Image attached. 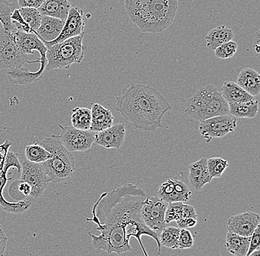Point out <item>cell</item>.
Listing matches in <instances>:
<instances>
[{
    "label": "cell",
    "instance_id": "7",
    "mask_svg": "<svg viewBox=\"0 0 260 256\" xmlns=\"http://www.w3.org/2000/svg\"><path fill=\"white\" fill-rule=\"evenodd\" d=\"M28 62V55L19 50L14 35L11 31L0 28V69L22 67Z\"/></svg>",
    "mask_w": 260,
    "mask_h": 256
},
{
    "label": "cell",
    "instance_id": "19",
    "mask_svg": "<svg viewBox=\"0 0 260 256\" xmlns=\"http://www.w3.org/2000/svg\"><path fill=\"white\" fill-rule=\"evenodd\" d=\"M114 118L110 110L95 103L91 108V125L89 130L94 132H102L113 126Z\"/></svg>",
    "mask_w": 260,
    "mask_h": 256
},
{
    "label": "cell",
    "instance_id": "32",
    "mask_svg": "<svg viewBox=\"0 0 260 256\" xmlns=\"http://www.w3.org/2000/svg\"><path fill=\"white\" fill-rule=\"evenodd\" d=\"M19 10L24 20L35 33L42 21V15L39 10L34 8H20Z\"/></svg>",
    "mask_w": 260,
    "mask_h": 256
},
{
    "label": "cell",
    "instance_id": "12",
    "mask_svg": "<svg viewBox=\"0 0 260 256\" xmlns=\"http://www.w3.org/2000/svg\"><path fill=\"white\" fill-rule=\"evenodd\" d=\"M87 17L84 11L80 8H71L59 35L53 41L45 42L43 43L45 44V46L48 47L84 33V28L87 24Z\"/></svg>",
    "mask_w": 260,
    "mask_h": 256
},
{
    "label": "cell",
    "instance_id": "34",
    "mask_svg": "<svg viewBox=\"0 0 260 256\" xmlns=\"http://www.w3.org/2000/svg\"><path fill=\"white\" fill-rule=\"evenodd\" d=\"M237 48L238 45L237 42L231 40L216 48L214 50V55L216 57L220 59H228L235 56V53H237Z\"/></svg>",
    "mask_w": 260,
    "mask_h": 256
},
{
    "label": "cell",
    "instance_id": "9",
    "mask_svg": "<svg viewBox=\"0 0 260 256\" xmlns=\"http://www.w3.org/2000/svg\"><path fill=\"white\" fill-rule=\"evenodd\" d=\"M200 122L199 132L206 142L225 137L237 128V118L229 114L212 117Z\"/></svg>",
    "mask_w": 260,
    "mask_h": 256
},
{
    "label": "cell",
    "instance_id": "41",
    "mask_svg": "<svg viewBox=\"0 0 260 256\" xmlns=\"http://www.w3.org/2000/svg\"><path fill=\"white\" fill-rule=\"evenodd\" d=\"M175 222L178 225V228L180 229H187V228H192L196 226L198 220L194 218H180Z\"/></svg>",
    "mask_w": 260,
    "mask_h": 256
},
{
    "label": "cell",
    "instance_id": "35",
    "mask_svg": "<svg viewBox=\"0 0 260 256\" xmlns=\"http://www.w3.org/2000/svg\"><path fill=\"white\" fill-rule=\"evenodd\" d=\"M183 202H176L169 203L165 213V223L169 224L179 220L181 215Z\"/></svg>",
    "mask_w": 260,
    "mask_h": 256
},
{
    "label": "cell",
    "instance_id": "1",
    "mask_svg": "<svg viewBox=\"0 0 260 256\" xmlns=\"http://www.w3.org/2000/svg\"><path fill=\"white\" fill-rule=\"evenodd\" d=\"M146 197L144 191L131 183L103 193L92 207V218H86V221L95 223V230L100 232L99 236L89 232L92 247L120 255L132 250L129 239L134 237L147 256L141 237L148 236L157 243L159 255L161 247L159 235L146 226L140 214Z\"/></svg>",
    "mask_w": 260,
    "mask_h": 256
},
{
    "label": "cell",
    "instance_id": "26",
    "mask_svg": "<svg viewBox=\"0 0 260 256\" xmlns=\"http://www.w3.org/2000/svg\"><path fill=\"white\" fill-rule=\"evenodd\" d=\"M229 115L236 118H254L259 111L258 100L229 103Z\"/></svg>",
    "mask_w": 260,
    "mask_h": 256
},
{
    "label": "cell",
    "instance_id": "18",
    "mask_svg": "<svg viewBox=\"0 0 260 256\" xmlns=\"http://www.w3.org/2000/svg\"><path fill=\"white\" fill-rule=\"evenodd\" d=\"M64 22L58 18L42 16L40 26L35 34L43 42L53 41L61 33Z\"/></svg>",
    "mask_w": 260,
    "mask_h": 256
},
{
    "label": "cell",
    "instance_id": "42",
    "mask_svg": "<svg viewBox=\"0 0 260 256\" xmlns=\"http://www.w3.org/2000/svg\"><path fill=\"white\" fill-rule=\"evenodd\" d=\"M20 8H34L39 9L45 0H17Z\"/></svg>",
    "mask_w": 260,
    "mask_h": 256
},
{
    "label": "cell",
    "instance_id": "36",
    "mask_svg": "<svg viewBox=\"0 0 260 256\" xmlns=\"http://www.w3.org/2000/svg\"><path fill=\"white\" fill-rule=\"evenodd\" d=\"M11 21L13 25L16 30L25 32V33H34L30 26L27 25V22L24 20L23 18L21 16L19 9H14L11 15Z\"/></svg>",
    "mask_w": 260,
    "mask_h": 256
},
{
    "label": "cell",
    "instance_id": "38",
    "mask_svg": "<svg viewBox=\"0 0 260 256\" xmlns=\"http://www.w3.org/2000/svg\"><path fill=\"white\" fill-rule=\"evenodd\" d=\"M11 167L17 168L18 173H20L22 171V165L18 158L17 154H14V152H8L6 155V161H5L4 168H3V174H7L8 170Z\"/></svg>",
    "mask_w": 260,
    "mask_h": 256
},
{
    "label": "cell",
    "instance_id": "25",
    "mask_svg": "<svg viewBox=\"0 0 260 256\" xmlns=\"http://www.w3.org/2000/svg\"><path fill=\"white\" fill-rule=\"evenodd\" d=\"M8 179L6 175L3 174L0 176V205L5 211L13 214H19L28 210L32 205V202L30 200L18 201L16 203L8 202L3 197V190L7 183Z\"/></svg>",
    "mask_w": 260,
    "mask_h": 256
},
{
    "label": "cell",
    "instance_id": "33",
    "mask_svg": "<svg viewBox=\"0 0 260 256\" xmlns=\"http://www.w3.org/2000/svg\"><path fill=\"white\" fill-rule=\"evenodd\" d=\"M207 166L209 174L213 179L222 176L229 166V163L222 157H211L207 159Z\"/></svg>",
    "mask_w": 260,
    "mask_h": 256
},
{
    "label": "cell",
    "instance_id": "45",
    "mask_svg": "<svg viewBox=\"0 0 260 256\" xmlns=\"http://www.w3.org/2000/svg\"><path fill=\"white\" fill-rule=\"evenodd\" d=\"M260 249H256V250L253 251V252H251V255L250 256H259L260 255Z\"/></svg>",
    "mask_w": 260,
    "mask_h": 256
},
{
    "label": "cell",
    "instance_id": "15",
    "mask_svg": "<svg viewBox=\"0 0 260 256\" xmlns=\"http://www.w3.org/2000/svg\"><path fill=\"white\" fill-rule=\"evenodd\" d=\"M126 135L124 124H118L107 128L102 132L95 133V141L97 145L104 148L118 149L121 148Z\"/></svg>",
    "mask_w": 260,
    "mask_h": 256
},
{
    "label": "cell",
    "instance_id": "28",
    "mask_svg": "<svg viewBox=\"0 0 260 256\" xmlns=\"http://www.w3.org/2000/svg\"><path fill=\"white\" fill-rule=\"evenodd\" d=\"M180 229L176 227H165L159 235L160 245L172 249H178Z\"/></svg>",
    "mask_w": 260,
    "mask_h": 256
},
{
    "label": "cell",
    "instance_id": "8",
    "mask_svg": "<svg viewBox=\"0 0 260 256\" xmlns=\"http://www.w3.org/2000/svg\"><path fill=\"white\" fill-rule=\"evenodd\" d=\"M59 134L52 137L58 138L67 150L70 152H86L91 148L95 141V132L90 130H81L73 126L59 125Z\"/></svg>",
    "mask_w": 260,
    "mask_h": 256
},
{
    "label": "cell",
    "instance_id": "6",
    "mask_svg": "<svg viewBox=\"0 0 260 256\" xmlns=\"http://www.w3.org/2000/svg\"><path fill=\"white\" fill-rule=\"evenodd\" d=\"M84 33L47 47L48 64L45 71L68 69L73 64H79L86 53L87 46L83 44Z\"/></svg>",
    "mask_w": 260,
    "mask_h": 256
},
{
    "label": "cell",
    "instance_id": "39",
    "mask_svg": "<svg viewBox=\"0 0 260 256\" xmlns=\"http://www.w3.org/2000/svg\"><path fill=\"white\" fill-rule=\"evenodd\" d=\"M260 249V225H258L250 237L249 248L246 256H250L251 252L256 249Z\"/></svg>",
    "mask_w": 260,
    "mask_h": 256
},
{
    "label": "cell",
    "instance_id": "13",
    "mask_svg": "<svg viewBox=\"0 0 260 256\" xmlns=\"http://www.w3.org/2000/svg\"><path fill=\"white\" fill-rule=\"evenodd\" d=\"M260 216L253 212L232 215L228 218L225 226L228 231L245 237H251L255 228L259 225Z\"/></svg>",
    "mask_w": 260,
    "mask_h": 256
},
{
    "label": "cell",
    "instance_id": "44",
    "mask_svg": "<svg viewBox=\"0 0 260 256\" xmlns=\"http://www.w3.org/2000/svg\"><path fill=\"white\" fill-rule=\"evenodd\" d=\"M259 30H257L256 33V37H255L254 45H253V52L256 56H259Z\"/></svg>",
    "mask_w": 260,
    "mask_h": 256
},
{
    "label": "cell",
    "instance_id": "23",
    "mask_svg": "<svg viewBox=\"0 0 260 256\" xmlns=\"http://www.w3.org/2000/svg\"><path fill=\"white\" fill-rule=\"evenodd\" d=\"M235 33L225 25H220L211 29L205 36L206 46L209 50H214L222 44L233 40Z\"/></svg>",
    "mask_w": 260,
    "mask_h": 256
},
{
    "label": "cell",
    "instance_id": "20",
    "mask_svg": "<svg viewBox=\"0 0 260 256\" xmlns=\"http://www.w3.org/2000/svg\"><path fill=\"white\" fill-rule=\"evenodd\" d=\"M71 8V0H45L37 9L42 16H49L65 21Z\"/></svg>",
    "mask_w": 260,
    "mask_h": 256
},
{
    "label": "cell",
    "instance_id": "30",
    "mask_svg": "<svg viewBox=\"0 0 260 256\" xmlns=\"http://www.w3.org/2000/svg\"><path fill=\"white\" fill-rule=\"evenodd\" d=\"M15 9L16 5L14 3H9L7 0H0V22L3 24V27L11 33L16 30L11 19V14Z\"/></svg>",
    "mask_w": 260,
    "mask_h": 256
},
{
    "label": "cell",
    "instance_id": "31",
    "mask_svg": "<svg viewBox=\"0 0 260 256\" xmlns=\"http://www.w3.org/2000/svg\"><path fill=\"white\" fill-rule=\"evenodd\" d=\"M30 191L31 188L29 184L20 179L11 183L8 189L9 195L16 201L24 200L30 195Z\"/></svg>",
    "mask_w": 260,
    "mask_h": 256
},
{
    "label": "cell",
    "instance_id": "2",
    "mask_svg": "<svg viewBox=\"0 0 260 256\" xmlns=\"http://www.w3.org/2000/svg\"><path fill=\"white\" fill-rule=\"evenodd\" d=\"M172 108L168 100L155 88L132 84L122 89L115 109L136 129L152 132L162 127V118Z\"/></svg>",
    "mask_w": 260,
    "mask_h": 256
},
{
    "label": "cell",
    "instance_id": "10",
    "mask_svg": "<svg viewBox=\"0 0 260 256\" xmlns=\"http://www.w3.org/2000/svg\"><path fill=\"white\" fill-rule=\"evenodd\" d=\"M168 202L157 197H146L140 210L143 222L152 231H161L166 227L165 213Z\"/></svg>",
    "mask_w": 260,
    "mask_h": 256
},
{
    "label": "cell",
    "instance_id": "29",
    "mask_svg": "<svg viewBox=\"0 0 260 256\" xmlns=\"http://www.w3.org/2000/svg\"><path fill=\"white\" fill-rule=\"evenodd\" d=\"M25 157L32 163H42L52 157L51 154L40 144H31L25 148Z\"/></svg>",
    "mask_w": 260,
    "mask_h": 256
},
{
    "label": "cell",
    "instance_id": "24",
    "mask_svg": "<svg viewBox=\"0 0 260 256\" xmlns=\"http://www.w3.org/2000/svg\"><path fill=\"white\" fill-rule=\"evenodd\" d=\"M250 237L240 236L228 231L224 246L228 252L236 256H246L249 248Z\"/></svg>",
    "mask_w": 260,
    "mask_h": 256
},
{
    "label": "cell",
    "instance_id": "4",
    "mask_svg": "<svg viewBox=\"0 0 260 256\" xmlns=\"http://www.w3.org/2000/svg\"><path fill=\"white\" fill-rule=\"evenodd\" d=\"M185 114L195 121H202L212 117L229 115V103L214 86L206 84L187 100Z\"/></svg>",
    "mask_w": 260,
    "mask_h": 256
},
{
    "label": "cell",
    "instance_id": "43",
    "mask_svg": "<svg viewBox=\"0 0 260 256\" xmlns=\"http://www.w3.org/2000/svg\"><path fill=\"white\" fill-rule=\"evenodd\" d=\"M8 237L5 234L3 228L0 225V255H4L6 247H7Z\"/></svg>",
    "mask_w": 260,
    "mask_h": 256
},
{
    "label": "cell",
    "instance_id": "3",
    "mask_svg": "<svg viewBox=\"0 0 260 256\" xmlns=\"http://www.w3.org/2000/svg\"><path fill=\"white\" fill-rule=\"evenodd\" d=\"M130 20L143 33H160L173 22L178 0H124Z\"/></svg>",
    "mask_w": 260,
    "mask_h": 256
},
{
    "label": "cell",
    "instance_id": "21",
    "mask_svg": "<svg viewBox=\"0 0 260 256\" xmlns=\"http://www.w3.org/2000/svg\"><path fill=\"white\" fill-rule=\"evenodd\" d=\"M237 84L252 96H257L260 93V76L252 68L242 69L237 76Z\"/></svg>",
    "mask_w": 260,
    "mask_h": 256
},
{
    "label": "cell",
    "instance_id": "22",
    "mask_svg": "<svg viewBox=\"0 0 260 256\" xmlns=\"http://www.w3.org/2000/svg\"><path fill=\"white\" fill-rule=\"evenodd\" d=\"M221 95L228 103H242V102L251 101L255 99L237 83L225 82L221 87Z\"/></svg>",
    "mask_w": 260,
    "mask_h": 256
},
{
    "label": "cell",
    "instance_id": "40",
    "mask_svg": "<svg viewBox=\"0 0 260 256\" xmlns=\"http://www.w3.org/2000/svg\"><path fill=\"white\" fill-rule=\"evenodd\" d=\"M194 218L198 220V215H197L194 207L191 206V205L183 203V207H182L181 215H180V218ZM180 218H179V220H180Z\"/></svg>",
    "mask_w": 260,
    "mask_h": 256
},
{
    "label": "cell",
    "instance_id": "16",
    "mask_svg": "<svg viewBox=\"0 0 260 256\" xmlns=\"http://www.w3.org/2000/svg\"><path fill=\"white\" fill-rule=\"evenodd\" d=\"M12 33L19 50L24 54H34V50H37L40 56H46L48 48L35 33H25L18 30Z\"/></svg>",
    "mask_w": 260,
    "mask_h": 256
},
{
    "label": "cell",
    "instance_id": "14",
    "mask_svg": "<svg viewBox=\"0 0 260 256\" xmlns=\"http://www.w3.org/2000/svg\"><path fill=\"white\" fill-rule=\"evenodd\" d=\"M157 195L160 199L165 202H185L189 199L191 191L183 181L175 179H168L162 183L157 191Z\"/></svg>",
    "mask_w": 260,
    "mask_h": 256
},
{
    "label": "cell",
    "instance_id": "11",
    "mask_svg": "<svg viewBox=\"0 0 260 256\" xmlns=\"http://www.w3.org/2000/svg\"><path fill=\"white\" fill-rule=\"evenodd\" d=\"M20 179L29 184L31 188L30 197L40 198L50 182V178L44 171L41 163H32L29 160L22 162Z\"/></svg>",
    "mask_w": 260,
    "mask_h": 256
},
{
    "label": "cell",
    "instance_id": "37",
    "mask_svg": "<svg viewBox=\"0 0 260 256\" xmlns=\"http://www.w3.org/2000/svg\"><path fill=\"white\" fill-rule=\"evenodd\" d=\"M194 246V237L187 229H180L179 234L178 249H190Z\"/></svg>",
    "mask_w": 260,
    "mask_h": 256
},
{
    "label": "cell",
    "instance_id": "5",
    "mask_svg": "<svg viewBox=\"0 0 260 256\" xmlns=\"http://www.w3.org/2000/svg\"><path fill=\"white\" fill-rule=\"evenodd\" d=\"M40 144L52 155L48 160L41 163L50 182H61L69 179L75 170V158L71 152L54 137H47Z\"/></svg>",
    "mask_w": 260,
    "mask_h": 256
},
{
    "label": "cell",
    "instance_id": "17",
    "mask_svg": "<svg viewBox=\"0 0 260 256\" xmlns=\"http://www.w3.org/2000/svg\"><path fill=\"white\" fill-rule=\"evenodd\" d=\"M188 182L194 191H201L206 184L212 180L208 170L206 157H203L188 165Z\"/></svg>",
    "mask_w": 260,
    "mask_h": 256
},
{
    "label": "cell",
    "instance_id": "27",
    "mask_svg": "<svg viewBox=\"0 0 260 256\" xmlns=\"http://www.w3.org/2000/svg\"><path fill=\"white\" fill-rule=\"evenodd\" d=\"M71 122L73 127L76 129L89 130L91 125V110L83 107L73 108Z\"/></svg>",
    "mask_w": 260,
    "mask_h": 256
}]
</instances>
